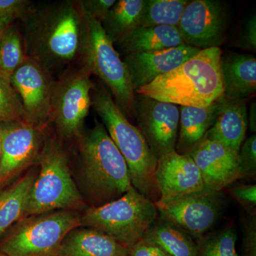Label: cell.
<instances>
[{
  "label": "cell",
  "instance_id": "obj_28",
  "mask_svg": "<svg viewBox=\"0 0 256 256\" xmlns=\"http://www.w3.org/2000/svg\"><path fill=\"white\" fill-rule=\"evenodd\" d=\"M237 233L234 226L210 232L196 240V256H238L237 254Z\"/></svg>",
  "mask_w": 256,
  "mask_h": 256
},
{
  "label": "cell",
  "instance_id": "obj_11",
  "mask_svg": "<svg viewBox=\"0 0 256 256\" xmlns=\"http://www.w3.org/2000/svg\"><path fill=\"white\" fill-rule=\"evenodd\" d=\"M230 22L226 3L220 0H193L186 5L178 28L185 44L200 50L220 47Z\"/></svg>",
  "mask_w": 256,
  "mask_h": 256
},
{
  "label": "cell",
  "instance_id": "obj_35",
  "mask_svg": "<svg viewBox=\"0 0 256 256\" xmlns=\"http://www.w3.org/2000/svg\"><path fill=\"white\" fill-rule=\"evenodd\" d=\"M32 5L31 2L28 0H0V16L21 18Z\"/></svg>",
  "mask_w": 256,
  "mask_h": 256
},
{
  "label": "cell",
  "instance_id": "obj_22",
  "mask_svg": "<svg viewBox=\"0 0 256 256\" xmlns=\"http://www.w3.org/2000/svg\"><path fill=\"white\" fill-rule=\"evenodd\" d=\"M185 44L178 28L139 26L116 44L124 56L130 54L156 52ZM119 53V54H120Z\"/></svg>",
  "mask_w": 256,
  "mask_h": 256
},
{
  "label": "cell",
  "instance_id": "obj_19",
  "mask_svg": "<svg viewBox=\"0 0 256 256\" xmlns=\"http://www.w3.org/2000/svg\"><path fill=\"white\" fill-rule=\"evenodd\" d=\"M224 97L246 100L256 92V58L254 55L227 52L220 56Z\"/></svg>",
  "mask_w": 256,
  "mask_h": 256
},
{
  "label": "cell",
  "instance_id": "obj_5",
  "mask_svg": "<svg viewBox=\"0 0 256 256\" xmlns=\"http://www.w3.org/2000/svg\"><path fill=\"white\" fill-rule=\"evenodd\" d=\"M37 163L40 168L30 192L24 218L55 210L78 212L86 207L72 178L68 156L58 140L47 138Z\"/></svg>",
  "mask_w": 256,
  "mask_h": 256
},
{
  "label": "cell",
  "instance_id": "obj_12",
  "mask_svg": "<svg viewBox=\"0 0 256 256\" xmlns=\"http://www.w3.org/2000/svg\"><path fill=\"white\" fill-rule=\"evenodd\" d=\"M47 126L28 121H15L0 126L2 138L0 185L38 162L46 141Z\"/></svg>",
  "mask_w": 256,
  "mask_h": 256
},
{
  "label": "cell",
  "instance_id": "obj_23",
  "mask_svg": "<svg viewBox=\"0 0 256 256\" xmlns=\"http://www.w3.org/2000/svg\"><path fill=\"white\" fill-rule=\"evenodd\" d=\"M37 172L31 170L9 188L0 192V236L24 220Z\"/></svg>",
  "mask_w": 256,
  "mask_h": 256
},
{
  "label": "cell",
  "instance_id": "obj_29",
  "mask_svg": "<svg viewBox=\"0 0 256 256\" xmlns=\"http://www.w3.org/2000/svg\"><path fill=\"white\" fill-rule=\"evenodd\" d=\"M28 121L10 78L0 69V124Z\"/></svg>",
  "mask_w": 256,
  "mask_h": 256
},
{
  "label": "cell",
  "instance_id": "obj_7",
  "mask_svg": "<svg viewBox=\"0 0 256 256\" xmlns=\"http://www.w3.org/2000/svg\"><path fill=\"white\" fill-rule=\"evenodd\" d=\"M82 11L86 24V38L82 64L108 88L126 117H136V92L127 67L101 23Z\"/></svg>",
  "mask_w": 256,
  "mask_h": 256
},
{
  "label": "cell",
  "instance_id": "obj_1",
  "mask_svg": "<svg viewBox=\"0 0 256 256\" xmlns=\"http://www.w3.org/2000/svg\"><path fill=\"white\" fill-rule=\"evenodd\" d=\"M28 56L36 58L52 76H60L82 64L86 24L79 1L57 2L40 8L31 6L21 18Z\"/></svg>",
  "mask_w": 256,
  "mask_h": 256
},
{
  "label": "cell",
  "instance_id": "obj_16",
  "mask_svg": "<svg viewBox=\"0 0 256 256\" xmlns=\"http://www.w3.org/2000/svg\"><path fill=\"white\" fill-rule=\"evenodd\" d=\"M156 178L162 201L180 198L206 188L191 156L178 154L175 150L158 159Z\"/></svg>",
  "mask_w": 256,
  "mask_h": 256
},
{
  "label": "cell",
  "instance_id": "obj_20",
  "mask_svg": "<svg viewBox=\"0 0 256 256\" xmlns=\"http://www.w3.org/2000/svg\"><path fill=\"white\" fill-rule=\"evenodd\" d=\"M129 248L110 236L79 226L65 237L58 256H128Z\"/></svg>",
  "mask_w": 256,
  "mask_h": 256
},
{
  "label": "cell",
  "instance_id": "obj_18",
  "mask_svg": "<svg viewBox=\"0 0 256 256\" xmlns=\"http://www.w3.org/2000/svg\"><path fill=\"white\" fill-rule=\"evenodd\" d=\"M217 102L214 122L204 140L220 142L238 153L246 136V100H230L224 96L218 99Z\"/></svg>",
  "mask_w": 256,
  "mask_h": 256
},
{
  "label": "cell",
  "instance_id": "obj_4",
  "mask_svg": "<svg viewBox=\"0 0 256 256\" xmlns=\"http://www.w3.org/2000/svg\"><path fill=\"white\" fill-rule=\"evenodd\" d=\"M92 106L124 156L132 186L156 203L160 198L156 178L158 160L152 152L142 132L128 120L101 82H94Z\"/></svg>",
  "mask_w": 256,
  "mask_h": 256
},
{
  "label": "cell",
  "instance_id": "obj_21",
  "mask_svg": "<svg viewBox=\"0 0 256 256\" xmlns=\"http://www.w3.org/2000/svg\"><path fill=\"white\" fill-rule=\"evenodd\" d=\"M217 100L207 107L180 106V124L175 150L190 154L204 138L216 116Z\"/></svg>",
  "mask_w": 256,
  "mask_h": 256
},
{
  "label": "cell",
  "instance_id": "obj_36",
  "mask_svg": "<svg viewBox=\"0 0 256 256\" xmlns=\"http://www.w3.org/2000/svg\"><path fill=\"white\" fill-rule=\"evenodd\" d=\"M128 256H170L151 240L142 238L129 248Z\"/></svg>",
  "mask_w": 256,
  "mask_h": 256
},
{
  "label": "cell",
  "instance_id": "obj_24",
  "mask_svg": "<svg viewBox=\"0 0 256 256\" xmlns=\"http://www.w3.org/2000/svg\"><path fill=\"white\" fill-rule=\"evenodd\" d=\"M144 0H118L101 22L106 34L114 45L140 26Z\"/></svg>",
  "mask_w": 256,
  "mask_h": 256
},
{
  "label": "cell",
  "instance_id": "obj_39",
  "mask_svg": "<svg viewBox=\"0 0 256 256\" xmlns=\"http://www.w3.org/2000/svg\"><path fill=\"white\" fill-rule=\"evenodd\" d=\"M2 150V138L1 130H0V159H1Z\"/></svg>",
  "mask_w": 256,
  "mask_h": 256
},
{
  "label": "cell",
  "instance_id": "obj_9",
  "mask_svg": "<svg viewBox=\"0 0 256 256\" xmlns=\"http://www.w3.org/2000/svg\"><path fill=\"white\" fill-rule=\"evenodd\" d=\"M84 64L67 70L56 80L50 122L64 139H76L84 130V121L92 107L94 82Z\"/></svg>",
  "mask_w": 256,
  "mask_h": 256
},
{
  "label": "cell",
  "instance_id": "obj_6",
  "mask_svg": "<svg viewBox=\"0 0 256 256\" xmlns=\"http://www.w3.org/2000/svg\"><path fill=\"white\" fill-rule=\"evenodd\" d=\"M160 218L156 204L130 188L122 196L80 214V226L100 230L130 248Z\"/></svg>",
  "mask_w": 256,
  "mask_h": 256
},
{
  "label": "cell",
  "instance_id": "obj_27",
  "mask_svg": "<svg viewBox=\"0 0 256 256\" xmlns=\"http://www.w3.org/2000/svg\"><path fill=\"white\" fill-rule=\"evenodd\" d=\"M26 57L23 34L12 24L0 37V69L10 78Z\"/></svg>",
  "mask_w": 256,
  "mask_h": 256
},
{
  "label": "cell",
  "instance_id": "obj_40",
  "mask_svg": "<svg viewBox=\"0 0 256 256\" xmlns=\"http://www.w3.org/2000/svg\"><path fill=\"white\" fill-rule=\"evenodd\" d=\"M0 256H8L5 255V254H3V252H0Z\"/></svg>",
  "mask_w": 256,
  "mask_h": 256
},
{
  "label": "cell",
  "instance_id": "obj_10",
  "mask_svg": "<svg viewBox=\"0 0 256 256\" xmlns=\"http://www.w3.org/2000/svg\"><path fill=\"white\" fill-rule=\"evenodd\" d=\"M222 192L205 188L186 196L156 202L160 218L181 228L195 240L210 232L223 213Z\"/></svg>",
  "mask_w": 256,
  "mask_h": 256
},
{
  "label": "cell",
  "instance_id": "obj_32",
  "mask_svg": "<svg viewBox=\"0 0 256 256\" xmlns=\"http://www.w3.org/2000/svg\"><path fill=\"white\" fill-rule=\"evenodd\" d=\"M240 206L246 212H256V185L237 184L227 188Z\"/></svg>",
  "mask_w": 256,
  "mask_h": 256
},
{
  "label": "cell",
  "instance_id": "obj_30",
  "mask_svg": "<svg viewBox=\"0 0 256 256\" xmlns=\"http://www.w3.org/2000/svg\"><path fill=\"white\" fill-rule=\"evenodd\" d=\"M242 178L255 181L256 178V136L245 139L238 152Z\"/></svg>",
  "mask_w": 256,
  "mask_h": 256
},
{
  "label": "cell",
  "instance_id": "obj_31",
  "mask_svg": "<svg viewBox=\"0 0 256 256\" xmlns=\"http://www.w3.org/2000/svg\"><path fill=\"white\" fill-rule=\"evenodd\" d=\"M242 256H256V212H246L240 220Z\"/></svg>",
  "mask_w": 256,
  "mask_h": 256
},
{
  "label": "cell",
  "instance_id": "obj_2",
  "mask_svg": "<svg viewBox=\"0 0 256 256\" xmlns=\"http://www.w3.org/2000/svg\"><path fill=\"white\" fill-rule=\"evenodd\" d=\"M76 140L80 182L89 207L114 201L132 188L124 156L102 124L95 119L94 127L82 130Z\"/></svg>",
  "mask_w": 256,
  "mask_h": 256
},
{
  "label": "cell",
  "instance_id": "obj_13",
  "mask_svg": "<svg viewBox=\"0 0 256 256\" xmlns=\"http://www.w3.org/2000/svg\"><path fill=\"white\" fill-rule=\"evenodd\" d=\"M10 82L28 122L48 126L56 82L53 76L36 58L28 56L11 76Z\"/></svg>",
  "mask_w": 256,
  "mask_h": 256
},
{
  "label": "cell",
  "instance_id": "obj_33",
  "mask_svg": "<svg viewBox=\"0 0 256 256\" xmlns=\"http://www.w3.org/2000/svg\"><path fill=\"white\" fill-rule=\"evenodd\" d=\"M236 46L256 52V15L252 14L244 20L239 30Z\"/></svg>",
  "mask_w": 256,
  "mask_h": 256
},
{
  "label": "cell",
  "instance_id": "obj_15",
  "mask_svg": "<svg viewBox=\"0 0 256 256\" xmlns=\"http://www.w3.org/2000/svg\"><path fill=\"white\" fill-rule=\"evenodd\" d=\"M188 156L208 190L223 192L242 178L238 153L220 142L203 140Z\"/></svg>",
  "mask_w": 256,
  "mask_h": 256
},
{
  "label": "cell",
  "instance_id": "obj_25",
  "mask_svg": "<svg viewBox=\"0 0 256 256\" xmlns=\"http://www.w3.org/2000/svg\"><path fill=\"white\" fill-rule=\"evenodd\" d=\"M143 238L161 248L170 256H196V240L181 228L158 218L146 230Z\"/></svg>",
  "mask_w": 256,
  "mask_h": 256
},
{
  "label": "cell",
  "instance_id": "obj_14",
  "mask_svg": "<svg viewBox=\"0 0 256 256\" xmlns=\"http://www.w3.org/2000/svg\"><path fill=\"white\" fill-rule=\"evenodd\" d=\"M134 114L139 130L156 159L175 150L178 132V106L136 95Z\"/></svg>",
  "mask_w": 256,
  "mask_h": 256
},
{
  "label": "cell",
  "instance_id": "obj_17",
  "mask_svg": "<svg viewBox=\"0 0 256 256\" xmlns=\"http://www.w3.org/2000/svg\"><path fill=\"white\" fill-rule=\"evenodd\" d=\"M200 50L195 47L183 44L164 50L126 56L124 62L129 72L134 92L160 76L178 68Z\"/></svg>",
  "mask_w": 256,
  "mask_h": 256
},
{
  "label": "cell",
  "instance_id": "obj_3",
  "mask_svg": "<svg viewBox=\"0 0 256 256\" xmlns=\"http://www.w3.org/2000/svg\"><path fill=\"white\" fill-rule=\"evenodd\" d=\"M220 47L200 50L169 73L136 90V95L180 106L207 107L224 95Z\"/></svg>",
  "mask_w": 256,
  "mask_h": 256
},
{
  "label": "cell",
  "instance_id": "obj_8",
  "mask_svg": "<svg viewBox=\"0 0 256 256\" xmlns=\"http://www.w3.org/2000/svg\"><path fill=\"white\" fill-rule=\"evenodd\" d=\"M80 226L77 210H60L26 217L0 244L8 256H58L69 232Z\"/></svg>",
  "mask_w": 256,
  "mask_h": 256
},
{
  "label": "cell",
  "instance_id": "obj_34",
  "mask_svg": "<svg viewBox=\"0 0 256 256\" xmlns=\"http://www.w3.org/2000/svg\"><path fill=\"white\" fill-rule=\"evenodd\" d=\"M116 0H82V10L99 22H102L108 14Z\"/></svg>",
  "mask_w": 256,
  "mask_h": 256
},
{
  "label": "cell",
  "instance_id": "obj_26",
  "mask_svg": "<svg viewBox=\"0 0 256 256\" xmlns=\"http://www.w3.org/2000/svg\"><path fill=\"white\" fill-rule=\"evenodd\" d=\"M188 0H144L140 26L178 28Z\"/></svg>",
  "mask_w": 256,
  "mask_h": 256
},
{
  "label": "cell",
  "instance_id": "obj_38",
  "mask_svg": "<svg viewBox=\"0 0 256 256\" xmlns=\"http://www.w3.org/2000/svg\"><path fill=\"white\" fill-rule=\"evenodd\" d=\"M15 16H0V37L4 33L5 30L12 24L15 20H18Z\"/></svg>",
  "mask_w": 256,
  "mask_h": 256
},
{
  "label": "cell",
  "instance_id": "obj_37",
  "mask_svg": "<svg viewBox=\"0 0 256 256\" xmlns=\"http://www.w3.org/2000/svg\"><path fill=\"white\" fill-rule=\"evenodd\" d=\"M248 128H249L252 134L256 132V100L250 104L247 111Z\"/></svg>",
  "mask_w": 256,
  "mask_h": 256
}]
</instances>
